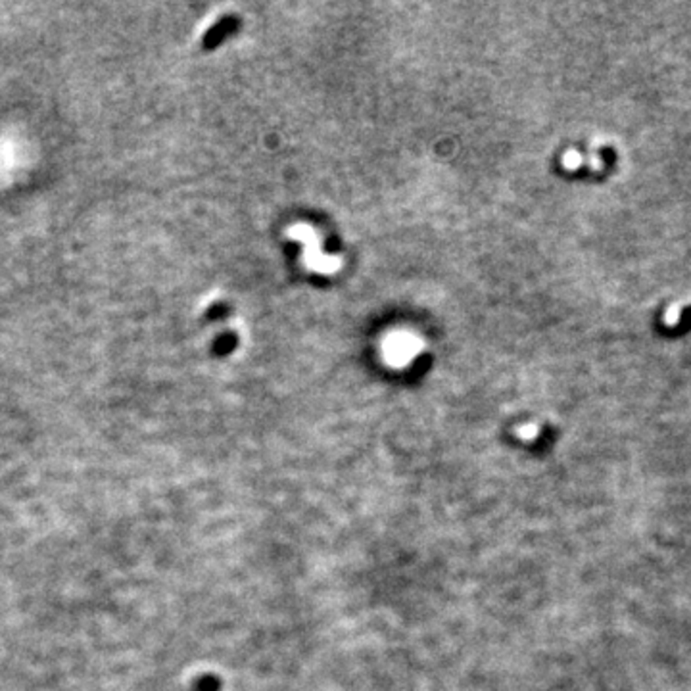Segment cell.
I'll return each instance as SVG.
<instances>
[{"label":"cell","instance_id":"obj_1","mask_svg":"<svg viewBox=\"0 0 691 691\" xmlns=\"http://www.w3.org/2000/svg\"><path fill=\"white\" fill-rule=\"evenodd\" d=\"M386 354L396 358V363H406L407 359L413 358V354H417V344H415L413 338H394V340L388 342V348H386Z\"/></svg>","mask_w":691,"mask_h":691}]
</instances>
